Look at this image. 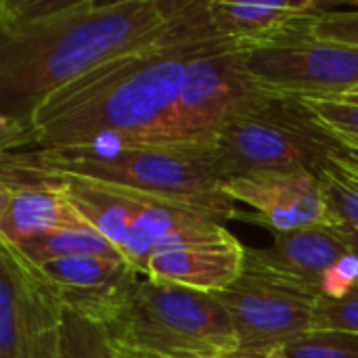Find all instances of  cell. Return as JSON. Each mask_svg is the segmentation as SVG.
<instances>
[{
  "instance_id": "6da1fadb",
  "label": "cell",
  "mask_w": 358,
  "mask_h": 358,
  "mask_svg": "<svg viewBox=\"0 0 358 358\" xmlns=\"http://www.w3.org/2000/svg\"><path fill=\"white\" fill-rule=\"evenodd\" d=\"M222 40L206 2H178L159 40L117 55L48 94L0 151H78L159 141L189 63ZM231 44V42H229Z\"/></svg>"
},
{
  "instance_id": "7a4b0ae2",
  "label": "cell",
  "mask_w": 358,
  "mask_h": 358,
  "mask_svg": "<svg viewBox=\"0 0 358 358\" xmlns=\"http://www.w3.org/2000/svg\"><path fill=\"white\" fill-rule=\"evenodd\" d=\"M176 0H2L0 143L38 105L88 69L147 46L172 27Z\"/></svg>"
},
{
  "instance_id": "3957f363",
  "label": "cell",
  "mask_w": 358,
  "mask_h": 358,
  "mask_svg": "<svg viewBox=\"0 0 358 358\" xmlns=\"http://www.w3.org/2000/svg\"><path fill=\"white\" fill-rule=\"evenodd\" d=\"M23 164L48 174H73L138 191L159 199H178L233 212L237 210L220 191L214 141H153L120 143L78 151H8Z\"/></svg>"
},
{
  "instance_id": "277c9868",
  "label": "cell",
  "mask_w": 358,
  "mask_h": 358,
  "mask_svg": "<svg viewBox=\"0 0 358 358\" xmlns=\"http://www.w3.org/2000/svg\"><path fill=\"white\" fill-rule=\"evenodd\" d=\"M220 180L281 168H315L344 143L300 96L264 92L239 109L216 134Z\"/></svg>"
},
{
  "instance_id": "5b68a950",
  "label": "cell",
  "mask_w": 358,
  "mask_h": 358,
  "mask_svg": "<svg viewBox=\"0 0 358 358\" xmlns=\"http://www.w3.org/2000/svg\"><path fill=\"white\" fill-rule=\"evenodd\" d=\"M109 338L117 346L162 358H218L239 348L216 294L143 279Z\"/></svg>"
},
{
  "instance_id": "8992f818",
  "label": "cell",
  "mask_w": 358,
  "mask_h": 358,
  "mask_svg": "<svg viewBox=\"0 0 358 358\" xmlns=\"http://www.w3.org/2000/svg\"><path fill=\"white\" fill-rule=\"evenodd\" d=\"M313 19L279 42L241 50L248 73L262 90L336 99L358 88V46L317 38Z\"/></svg>"
},
{
  "instance_id": "52a82bcc",
  "label": "cell",
  "mask_w": 358,
  "mask_h": 358,
  "mask_svg": "<svg viewBox=\"0 0 358 358\" xmlns=\"http://www.w3.org/2000/svg\"><path fill=\"white\" fill-rule=\"evenodd\" d=\"M264 92L248 73L239 46L214 44L189 63L174 115L159 141H214L239 109Z\"/></svg>"
},
{
  "instance_id": "ba28073f",
  "label": "cell",
  "mask_w": 358,
  "mask_h": 358,
  "mask_svg": "<svg viewBox=\"0 0 358 358\" xmlns=\"http://www.w3.org/2000/svg\"><path fill=\"white\" fill-rule=\"evenodd\" d=\"M235 327L241 348L281 346L315 329L321 292L271 271L248 266L224 292L216 294Z\"/></svg>"
},
{
  "instance_id": "9c48e42d",
  "label": "cell",
  "mask_w": 358,
  "mask_h": 358,
  "mask_svg": "<svg viewBox=\"0 0 358 358\" xmlns=\"http://www.w3.org/2000/svg\"><path fill=\"white\" fill-rule=\"evenodd\" d=\"M248 266L277 273L323 296H340L358 279V260L338 224L275 233L268 248H245Z\"/></svg>"
},
{
  "instance_id": "30bf717a",
  "label": "cell",
  "mask_w": 358,
  "mask_h": 358,
  "mask_svg": "<svg viewBox=\"0 0 358 358\" xmlns=\"http://www.w3.org/2000/svg\"><path fill=\"white\" fill-rule=\"evenodd\" d=\"M0 243L19 248L48 233L84 227L61 180L0 151Z\"/></svg>"
},
{
  "instance_id": "8fae6325",
  "label": "cell",
  "mask_w": 358,
  "mask_h": 358,
  "mask_svg": "<svg viewBox=\"0 0 358 358\" xmlns=\"http://www.w3.org/2000/svg\"><path fill=\"white\" fill-rule=\"evenodd\" d=\"M38 268L63 310L105 329L115 325L141 283V275L124 256L59 258Z\"/></svg>"
},
{
  "instance_id": "7c38bea8",
  "label": "cell",
  "mask_w": 358,
  "mask_h": 358,
  "mask_svg": "<svg viewBox=\"0 0 358 358\" xmlns=\"http://www.w3.org/2000/svg\"><path fill=\"white\" fill-rule=\"evenodd\" d=\"M220 191L235 203H248L256 214L245 218L262 222L275 233L336 224L317 174L304 168L258 170L224 178L220 180Z\"/></svg>"
},
{
  "instance_id": "4fadbf2b",
  "label": "cell",
  "mask_w": 358,
  "mask_h": 358,
  "mask_svg": "<svg viewBox=\"0 0 358 358\" xmlns=\"http://www.w3.org/2000/svg\"><path fill=\"white\" fill-rule=\"evenodd\" d=\"M63 306L40 268L0 243V358H34L40 331L61 325Z\"/></svg>"
},
{
  "instance_id": "5bb4252c",
  "label": "cell",
  "mask_w": 358,
  "mask_h": 358,
  "mask_svg": "<svg viewBox=\"0 0 358 358\" xmlns=\"http://www.w3.org/2000/svg\"><path fill=\"white\" fill-rule=\"evenodd\" d=\"M323 10H327V4L319 2L208 0L214 31L241 50L279 42Z\"/></svg>"
},
{
  "instance_id": "9a60e30c",
  "label": "cell",
  "mask_w": 358,
  "mask_h": 358,
  "mask_svg": "<svg viewBox=\"0 0 358 358\" xmlns=\"http://www.w3.org/2000/svg\"><path fill=\"white\" fill-rule=\"evenodd\" d=\"M245 258V245L231 235L220 241L153 254L145 279L203 294H220L243 275Z\"/></svg>"
},
{
  "instance_id": "2e32d148",
  "label": "cell",
  "mask_w": 358,
  "mask_h": 358,
  "mask_svg": "<svg viewBox=\"0 0 358 358\" xmlns=\"http://www.w3.org/2000/svg\"><path fill=\"white\" fill-rule=\"evenodd\" d=\"M55 176L61 180L80 218L88 227L99 231L105 239H109L120 252L134 220L143 214V210L149 203L159 199L126 187H117L84 176H73V174H55Z\"/></svg>"
},
{
  "instance_id": "e0dca14e",
  "label": "cell",
  "mask_w": 358,
  "mask_h": 358,
  "mask_svg": "<svg viewBox=\"0 0 358 358\" xmlns=\"http://www.w3.org/2000/svg\"><path fill=\"white\" fill-rule=\"evenodd\" d=\"M233 218H237V214L208 206H197L178 199H155L143 210V214L130 227L128 237L122 245V256L138 275H147L155 248L170 233L210 220L224 224Z\"/></svg>"
},
{
  "instance_id": "ac0fdd59",
  "label": "cell",
  "mask_w": 358,
  "mask_h": 358,
  "mask_svg": "<svg viewBox=\"0 0 358 358\" xmlns=\"http://www.w3.org/2000/svg\"><path fill=\"white\" fill-rule=\"evenodd\" d=\"M315 174L336 224L358 227V153L346 145L323 159Z\"/></svg>"
},
{
  "instance_id": "d6986e66",
  "label": "cell",
  "mask_w": 358,
  "mask_h": 358,
  "mask_svg": "<svg viewBox=\"0 0 358 358\" xmlns=\"http://www.w3.org/2000/svg\"><path fill=\"white\" fill-rule=\"evenodd\" d=\"M31 264L40 266L59 258L78 256H122V252L92 227H71L25 241L17 248Z\"/></svg>"
},
{
  "instance_id": "ffe728a7",
  "label": "cell",
  "mask_w": 358,
  "mask_h": 358,
  "mask_svg": "<svg viewBox=\"0 0 358 358\" xmlns=\"http://www.w3.org/2000/svg\"><path fill=\"white\" fill-rule=\"evenodd\" d=\"M61 358H115L113 340L105 327L63 310Z\"/></svg>"
},
{
  "instance_id": "44dd1931",
  "label": "cell",
  "mask_w": 358,
  "mask_h": 358,
  "mask_svg": "<svg viewBox=\"0 0 358 358\" xmlns=\"http://www.w3.org/2000/svg\"><path fill=\"white\" fill-rule=\"evenodd\" d=\"M285 358H358V334L310 329L279 346Z\"/></svg>"
},
{
  "instance_id": "7402d4cb",
  "label": "cell",
  "mask_w": 358,
  "mask_h": 358,
  "mask_svg": "<svg viewBox=\"0 0 358 358\" xmlns=\"http://www.w3.org/2000/svg\"><path fill=\"white\" fill-rule=\"evenodd\" d=\"M315 117L336 134L348 149L358 153V105L338 99H302Z\"/></svg>"
},
{
  "instance_id": "603a6c76",
  "label": "cell",
  "mask_w": 358,
  "mask_h": 358,
  "mask_svg": "<svg viewBox=\"0 0 358 358\" xmlns=\"http://www.w3.org/2000/svg\"><path fill=\"white\" fill-rule=\"evenodd\" d=\"M315 329L358 334V279L340 296H323L315 315Z\"/></svg>"
},
{
  "instance_id": "cb8c5ba5",
  "label": "cell",
  "mask_w": 358,
  "mask_h": 358,
  "mask_svg": "<svg viewBox=\"0 0 358 358\" xmlns=\"http://www.w3.org/2000/svg\"><path fill=\"white\" fill-rule=\"evenodd\" d=\"M313 34L321 40L358 46V4L352 10H323L313 19Z\"/></svg>"
},
{
  "instance_id": "d4e9b609",
  "label": "cell",
  "mask_w": 358,
  "mask_h": 358,
  "mask_svg": "<svg viewBox=\"0 0 358 358\" xmlns=\"http://www.w3.org/2000/svg\"><path fill=\"white\" fill-rule=\"evenodd\" d=\"M34 358H61V325L40 331L34 344Z\"/></svg>"
},
{
  "instance_id": "484cf974",
  "label": "cell",
  "mask_w": 358,
  "mask_h": 358,
  "mask_svg": "<svg viewBox=\"0 0 358 358\" xmlns=\"http://www.w3.org/2000/svg\"><path fill=\"white\" fill-rule=\"evenodd\" d=\"M218 358H285L279 346H264V348H235Z\"/></svg>"
},
{
  "instance_id": "4316f807",
  "label": "cell",
  "mask_w": 358,
  "mask_h": 358,
  "mask_svg": "<svg viewBox=\"0 0 358 358\" xmlns=\"http://www.w3.org/2000/svg\"><path fill=\"white\" fill-rule=\"evenodd\" d=\"M338 229H340L342 237L346 239V243L350 245L355 258L358 260V227H352V224H338Z\"/></svg>"
},
{
  "instance_id": "83f0119b",
  "label": "cell",
  "mask_w": 358,
  "mask_h": 358,
  "mask_svg": "<svg viewBox=\"0 0 358 358\" xmlns=\"http://www.w3.org/2000/svg\"><path fill=\"white\" fill-rule=\"evenodd\" d=\"M113 352H115V358H162L157 355H151V352H141V350L117 346V344H113Z\"/></svg>"
},
{
  "instance_id": "f1b7e54d",
  "label": "cell",
  "mask_w": 358,
  "mask_h": 358,
  "mask_svg": "<svg viewBox=\"0 0 358 358\" xmlns=\"http://www.w3.org/2000/svg\"><path fill=\"white\" fill-rule=\"evenodd\" d=\"M338 101H346V103H355V105H358V88H355V90H348V92H344L342 96H336Z\"/></svg>"
}]
</instances>
